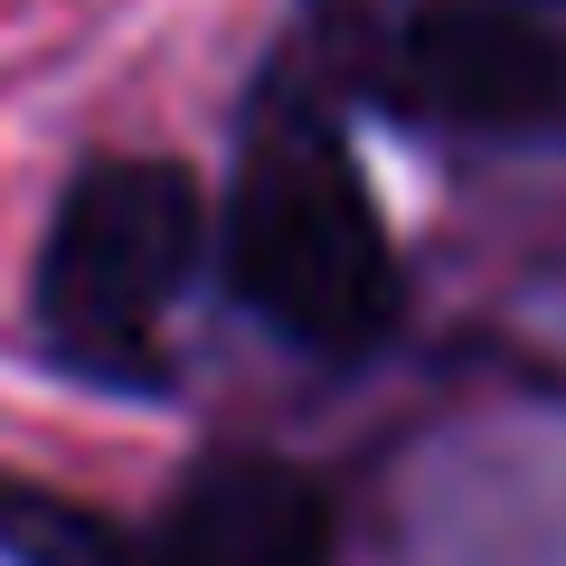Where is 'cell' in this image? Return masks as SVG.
<instances>
[{
	"label": "cell",
	"instance_id": "obj_5",
	"mask_svg": "<svg viewBox=\"0 0 566 566\" xmlns=\"http://www.w3.org/2000/svg\"><path fill=\"white\" fill-rule=\"evenodd\" d=\"M482 10H538V0H482Z\"/></svg>",
	"mask_w": 566,
	"mask_h": 566
},
{
	"label": "cell",
	"instance_id": "obj_1",
	"mask_svg": "<svg viewBox=\"0 0 566 566\" xmlns=\"http://www.w3.org/2000/svg\"><path fill=\"white\" fill-rule=\"evenodd\" d=\"M218 255L227 293L312 359H368L406 312L397 237L368 199L340 104L283 57L264 66L237 123V189L218 218Z\"/></svg>",
	"mask_w": 566,
	"mask_h": 566
},
{
	"label": "cell",
	"instance_id": "obj_4",
	"mask_svg": "<svg viewBox=\"0 0 566 566\" xmlns=\"http://www.w3.org/2000/svg\"><path fill=\"white\" fill-rule=\"evenodd\" d=\"M349 76L416 123L453 133H528L566 104V48L538 10H482V0H416L349 29Z\"/></svg>",
	"mask_w": 566,
	"mask_h": 566
},
{
	"label": "cell",
	"instance_id": "obj_3",
	"mask_svg": "<svg viewBox=\"0 0 566 566\" xmlns=\"http://www.w3.org/2000/svg\"><path fill=\"white\" fill-rule=\"evenodd\" d=\"M0 566H331V501L274 453H208L151 520L0 482Z\"/></svg>",
	"mask_w": 566,
	"mask_h": 566
},
{
	"label": "cell",
	"instance_id": "obj_2",
	"mask_svg": "<svg viewBox=\"0 0 566 566\" xmlns=\"http://www.w3.org/2000/svg\"><path fill=\"white\" fill-rule=\"evenodd\" d=\"M208 255V199L180 161L104 151L66 180L29 274V331L57 368L104 387L170 378V312Z\"/></svg>",
	"mask_w": 566,
	"mask_h": 566
}]
</instances>
